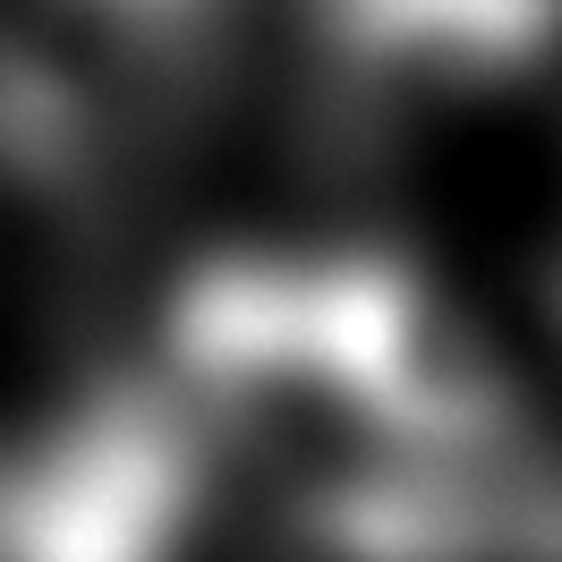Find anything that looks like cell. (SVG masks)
I'll use <instances>...</instances> for the list:
<instances>
[{
  "mask_svg": "<svg viewBox=\"0 0 562 562\" xmlns=\"http://www.w3.org/2000/svg\"><path fill=\"white\" fill-rule=\"evenodd\" d=\"M333 69L375 120H452L562 60V0H324Z\"/></svg>",
  "mask_w": 562,
  "mask_h": 562,
  "instance_id": "cell-1",
  "label": "cell"
}]
</instances>
